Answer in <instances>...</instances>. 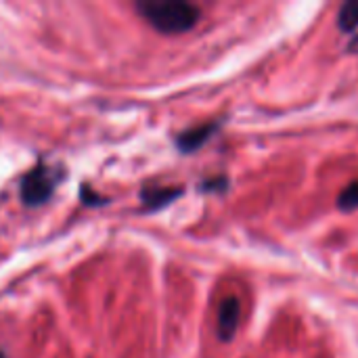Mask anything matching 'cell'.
Instances as JSON below:
<instances>
[{
    "label": "cell",
    "mask_w": 358,
    "mask_h": 358,
    "mask_svg": "<svg viewBox=\"0 0 358 358\" xmlns=\"http://www.w3.org/2000/svg\"><path fill=\"white\" fill-rule=\"evenodd\" d=\"M136 10L147 23L168 36L185 34L199 21V8L185 0H143L136 2Z\"/></svg>",
    "instance_id": "6da1fadb"
},
{
    "label": "cell",
    "mask_w": 358,
    "mask_h": 358,
    "mask_svg": "<svg viewBox=\"0 0 358 358\" xmlns=\"http://www.w3.org/2000/svg\"><path fill=\"white\" fill-rule=\"evenodd\" d=\"M59 182V174L55 172V168L48 166H36L31 168L23 180H21V201L25 206H42L50 199V195L55 193Z\"/></svg>",
    "instance_id": "7a4b0ae2"
},
{
    "label": "cell",
    "mask_w": 358,
    "mask_h": 358,
    "mask_svg": "<svg viewBox=\"0 0 358 358\" xmlns=\"http://www.w3.org/2000/svg\"><path fill=\"white\" fill-rule=\"evenodd\" d=\"M239 317H241V306L237 298H224L220 308H218V338L222 342H231L237 327H239Z\"/></svg>",
    "instance_id": "3957f363"
},
{
    "label": "cell",
    "mask_w": 358,
    "mask_h": 358,
    "mask_svg": "<svg viewBox=\"0 0 358 358\" xmlns=\"http://www.w3.org/2000/svg\"><path fill=\"white\" fill-rule=\"evenodd\" d=\"M216 128H218V124H216V122H210V124H201V126H195V128H191V130H185V132L178 136L176 145H178V149H180L182 153H191V151L199 149V147L214 134Z\"/></svg>",
    "instance_id": "277c9868"
},
{
    "label": "cell",
    "mask_w": 358,
    "mask_h": 358,
    "mask_svg": "<svg viewBox=\"0 0 358 358\" xmlns=\"http://www.w3.org/2000/svg\"><path fill=\"white\" fill-rule=\"evenodd\" d=\"M178 195H182V189L180 187H149V189H143L141 193V199H143V206L149 208V210H157V208H164L168 203H172Z\"/></svg>",
    "instance_id": "5b68a950"
},
{
    "label": "cell",
    "mask_w": 358,
    "mask_h": 358,
    "mask_svg": "<svg viewBox=\"0 0 358 358\" xmlns=\"http://www.w3.org/2000/svg\"><path fill=\"white\" fill-rule=\"evenodd\" d=\"M338 25L342 31H355L358 27V0L355 2H346L340 8V17H338Z\"/></svg>",
    "instance_id": "8992f818"
},
{
    "label": "cell",
    "mask_w": 358,
    "mask_h": 358,
    "mask_svg": "<svg viewBox=\"0 0 358 358\" xmlns=\"http://www.w3.org/2000/svg\"><path fill=\"white\" fill-rule=\"evenodd\" d=\"M340 208L342 210H357L358 208V180L352 182L342 195H340Z\"/></svg>",
    "instance_id": "52a82bcc"
},
{
    "label": "cell",
    "mask_w": 358,
    "mask_h": 358,
    "mask_svg": "<svg viewBox=\"0 0 358 358\" xmlns=\"http://www.w3.org/2000/svg\"><path fill=\"white\" fill-rule=\"evenodd\" d=\"M82 199H84L86 203H105V201H103L99 195H94L88 187H84V189H82Z\"/></svg>",
    "instance_id": "ba28073f"
},
{
    "label": "cell",
    "mask_w": 358,
    "mask_h": 358,
    "mask_svg": "<svg viewBox=\"0 0 358 358\" xmlns=\"http://www.w3.org/2000/svg\"><path fill=\"white\" fill-rule=\"evenodd\" d=\"M348 50H350V52H358V34L352 38V42H350Z\"/></svg>",
    "instance_id": "9c48e42d"
},
{
    "label": "cell",
    "mask_w": 358,
    "mask_h": 358,
    "mask_svg": "<svg viewBox=\"0 0 358 358\" xmlns=\"http://www.w3.org/2000/svg\"><path fill=\"white\" fill-rule=\"evenodd\" d=\"M0 358H6V355H4V352H2V350H0Z\"/></svg>",
    "instance_id": "30bf717a"
}]
</instances>
